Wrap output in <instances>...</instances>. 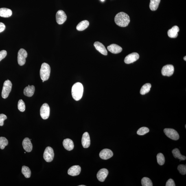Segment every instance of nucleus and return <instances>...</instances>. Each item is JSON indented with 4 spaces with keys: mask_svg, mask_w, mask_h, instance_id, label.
I'll return each mask as SVG.
<instances>
[{
    "mask_svg": "<svg viewBox=\"0 0 186 186\" xmlns=\"http://www.w3.org/2000/svg\"><path fill=\"white\" fill-rule=\"evenodd\" d=\"M161 0H150V8L152 11L157 10Z\"/></svg>",
    "mask_w": 186,
    "mask_h": 186,
    "instance_id": "nucleus-25",
    "label": "nucleus"
},
{
    "mask_svg": "<svg viewBox=\"0 0 186 186\" xmlns=\"http://www.w3.org/2000/svg\"><path fill=\"white\" fill-rule=\"evenodd\" d=\"M142 185L143 186H152L151 180L147 177H144L141 180Z\"/></svg>",
    "mask_w": 186,
    "mask_h": 186,
    "instance_id": "nucleus-28",
    "label": "nucleus"
},
{
    "mask_svg": "<svg viewBox=\"0 0 186 186\" xmlns=\"http://www.w3.org/2000/svg\"><path fill=\"white\" fill-rule=\"evenodd\" d=\"M113 153L109 149H103L99 154V156L101 159L106 160L110 159L113 156Z\"/></svg>",
    "mask_w": 186,
    "mask_h": 186,
    "instance_id": "nucleus-12",
    "label": "nucleus"
},
{
    "mask_svg": "<svg viewBox=\"0 0 186 186\" xmlns=\"http://www.w3.org/2000/svg\"><path fill=\"white\" fill-rule=\"evenodd\" d=\"M12 15V12L10 9L2 8H0V16L1 17L8 18Z\"/></svg>",
    "mask_w": 186,
    "mask_h": 186,
    "instance_id": "nucleus-22",
    "label": "nucleus"
},
{
    "mask_svg": "<svg viewBox=\"0 0 186 186\" xmlns=\"http://www.w3.org/2000/svg\"><path fill=\"white\" fill-rule=\"evenodd\" d=\"M101 1H104V0H101Z\"/></svg>",
    "mask_w": 186,
    "mask_h": 186,
    "instance_id": "nucleus-40",
    "label": "nucleus"
},
{
    "mask_svg": "<svg viewBox=\"0 0 186 186\" xmlns=\"http://www.w3.org/2000/svg\"><path fill=\"white\" fill-rule=\"evenodd\" d=\"M21 172L25 178H30L31 171L28 167L26 166H23L21 169Z\"/></svg>",
    "mask_w": 186,
    "mask_h": 186,
    "instance_id": "nucleus-27",
    "label": "nucleus"
},
{
    "mask_svg": "<svg viewBox=\"0 0 186 186\" xmlns=\"http://www.w3.org/2000/svg\"><path fill=\"white\" fill-rule=\"evenodd\" d=\"M174 66L171 64H167L162 68V74L163 76L170 77L172 75L174 72Z\"/></svg>",
    "mask_w": 186,
    "mask_h": 186,
    "instance_id": "nucleus-9",
    "label": "nucleus"
},
{
    "mask_svg": "<svg viewBox=\"0 0 186 186\" xmlns=\"http://www.w3.org/2000/svg\"><path fill=\"white\" fill-rule=\"evenodd\" d=\"M184 60H185L186 61V56H185V57H184Z\"/></svg>",
    "mask_w": 186,
    "mask_h": 186,
    "instance_id": "nucleus-38",
    "label": "nucleus"
},
{
    "mask_svg": "<svg viewBox=\"0 0 186 186\" xmlns=\"http://www.w3.org/2000/svg\"><path fill=\"white\" fill-rule=\"evenodd\" d=\"M172 153L175 158H178L181 160H185L186 159V156H182L180 153L179 149L177 148L174 149L172 151Z\"/></svg>",
    "mask_w": 186,
    "mask_h": 186,
    "instance_id": "nucleus-24",
    "label": "nucleus"
},
{
    "mask_svg": "<svg viewBox=\"0 0 186 186\" xmlns=\"http://www.w3.org/2000/svg\"><path fill=\"white\" fill-rule=\"evenodd\" d=\"M151 85L149 83L145 84L141 88L140 93L142 95H145L150 91Z\"/></svg>",
    "mask_w": 186,
    "mask_h": 186,
    "instance_id": "nucleus-26",
    "label": "nucleus"
},
{
    "mask_svg": "<svg viewBox=\"0 0 186 186\" xmlns=\"http://www.w3.org/2000/svg\"><path fill=\"white\" fill-rule=\"evenodd\" d=\"M84 92L82 84L80 82L75 84L72 88L71 93L73 98L75 101H79L82 98Z\"/></svg>",
    "mask_w": 186,
    "mask_h": 186,
    "instance_id": "nucleus-2",
    "label": "nucleus"
},
{
    "mask_svg": "<svg viewBox=\"0 0 186 186\" xmlns=\"http://www.w3.org/2000/svg\"><path fill=\"white\" fill-rule=\"evenodd\" d=\"M7 52L5 50L0 51V62L7 56Z\"/></svg>",
    "mask_w": 186,
    "mask_h": 186,
    "instance_id": "nucleus-35",
    "label": "nucleus"
},
{
    "mask_svg": "<svg viewBox=\"0 0 186 186\" xmlns=\"http://www.w3.org/2000/svg\"><path fill=\"white\" fill-rule=\"evenodd\" d=\"M43 157L44 160L48 162L53 161L54 157V153L53 149L51 147H48L44 152Z\"/></svg>",
    "mask_w": 186,
    "mask_h": 186,
    "instance_id": "nucleus-5",
    "label": "nucleus"
},
{
    "mask_svg": "<svg viewBox=\"0 0 186 186\" xmlns=\"http://www.w3.org/2000/svg\"><path fill=\"white\" fill-rule=\"evenodd\" d=\"M139 58L138 53H133L129 54L125 58L124 62L127 64H130L135 62Z\"/></svg>",
    "mask_w": 186,
    "mask_h": 186,
    "instance_id": "nucleus-11",
    "label": "nucleus"
},
{
    "mask_svg": "<svg viewBox=\"0 0 186 186\" xmlns=\"http://www.w3.org/2000/svg\"><path fill=\"white\" fill-rule=\"evenodd\" d=\"M8 140L5 137H0V148L3 150L6 146L8 145Z\"/></svg>",
    "mask_w": 186,
    "mask_h": 186,
    "instance_id": "nucleus-30",
    "label": "nucleus"
},
{
    "mask_svg": "<svg viewBox=\"0 0 186 186\" xmlns=\"http://www.w3.org/2000/svg\"><path fill=\"white\" fill-rule=\"evenodd\" d=\"M50 109L48 104L45 103L43 104L40 109V115L42 119H47L50 115Z\"/></svg>",
    "mask_w": 186,
    "mask_h": 186,
    "instance_id": "nucleus-8",
    "label": "nucleus"
},
{
    "mask_svg": "<svg viewBox=\"0 0 186 186\" xmlns=\"http://www.w3.org/2000/svg\"><path fill=\"white\" fill-rule=\"evenodd\" d=\"M27 57V51L23 49H21L18 53L17 60L20 66H23L25 64L26 59Z\"/></svg>",
    "mask_w": 186,
    "mask_h": 186,
    "instance_id": "nucleus-7",
    "label": "nucleus"
},
{
    "mask_svg": "<svg viewBox=\"0 0 186 186\" xmlns=\"http://www.w3.org/2000/svg\"><path fill=\"white\" fill-rule=\"evenodd\" d=\"M150 131L149 129L146 127H142L138 130L137 134L140 136L144 135Z\"/></svg>",
    "mask_w": 186,
    "mask_h": 186,
    "instance_id": "nucleus-31",
    "label": "nucleus"
},
{
    "mask_svg": "<svg viewBox=\"0 0 186 186\" xmlns=\"http://www.w3.org/2000/svg\"><path fill=\"white\" fill-rule=\"evenodd\" d=\"M178 169L179 172L182 175L186 174V166L183 165H178Z\"/></svg>",
    "mask_w": 186,
    "mask_h": 186,
    "instance_id": "nucleus-33",
    "label": "nucleus"
},
{
    "mask_svg": "<svg viewBox=\"0 0 186 186\" xmlns=\"http://www.w3.org/2000/svg\"><path fill=\"white\" fill-rule=\"evenodd\" d=\"M18 108L20 111L23 112L25 110V104L24 101L21 99L18 102Z\"/></svg>",
    "mask_w": 186,
    "mask_h": 186,
    "instance_id": "nucleus-32",
    "label": "nucleus"
},
{
    "mask_svg": "<svg viewBox=\"0 0 186 186\" xmlns=\"http://www.w3.org/2000/svg\"><path fill=\"white\" fill-rule=\"evenodd\" d=\"M79 186H86L85 185H79Z\"/></svg>",
    "mask_w": 186,
    "mask_h": 186,
    "instance_id": "nucleus-39",
    "label": "nucleus"
},
{
    "mask_svg": "<svg viewBox=\"0 0 186 186\" xmlns=\"http://www.w3.org/2000/svg\"><path fill=\"white\" fill-rule=\"evenodd\" d=\"M89 25V22L86 20L82 21L77 25L76 28L78 31H83L87 28Z\"/></svg>",
    "mask_w": 186,
    "mask_h": 186,
    "instance_id": "nucleus-23",
    "label": "nucleus"
},
{
    "mask_svg": "<svg viewBox=\"0 0 186 186\" xmlns=\"http://www.w3.org/2000/svg\"><path fill=\"white\" fill-rule=\"evenodd\" d=\"M63 145L64 148L68 151H71L74 148V143L73 141L69 139L64 140Z\"/></svg>",
    "mask_w": 186,
    "mask_h": 186,
    "instance_id": "nucleus-20",
    "label": "nucleus"
},
{
    "mask_svg": "<svg viewBox=\"0 0 186 186\" xmlns=\"http://www.w3.org/2000/svg\"><path fill=\"white\" fill-rule=\"evenodd\" d=\"M115 23L119 26H127L130 22L129 16L124 12H119L116 15L115 18Z\"/></svg>",
    "mask_w": 186,
    "mask_h": 186,
    "instance_id": "nucleus-1",
    "label": "nucleus"
},
{
    "mask_svg": "<svg viewBox=\"0 0 186 186\" xmlns=\"http://www.w3.org/2000/svg\"><path fill=\"white\" fill-rule=\"evenodd\" d=\"M109 174L107 169L103 168L99 170L97 174V178L99 181L103 182L104 181Z\"/></svg>",
    "mask_w": 186,
    "mask_h": 186,
    "instance_id": "nucleus-13",
    "label": "nucleus"
},
{
    "mask_svg": "<svg viewBox=\"0 0 186 186\" xmlns=\"http://www.w3.org/2000/svg\"><path fill=\"white\" fill-rule=\"evenodd\" d=\"M45 82V81L43 80V82Z\"/></svg>",
    "mask_w": 186,
    "mask_h": 186,
    "instance_id": "nucleus-41",
    "label": "nucleus"
},
{
    "mask_svg": "<svg viewBox=\"0 0 186 186\" xmlns=\"http://www.w3.org/2000/svg\"><path fill=\"white\" fill-rule=\"evenodd\" d=\"M12 84L10 80L5 81L3 85L1 93V96L3 99H6L8 97L12 90Z\"/></svg>",
    "mask_w": 186,
    "mask_h": 186,
    "instance_id": "nucleus-4",
    "label": "nucleus"
},
{
    "mask_svg": "<svg viewBox=\"0 0 186 186\" xmlns=\"http://www.w3.org/2000/svg\"><path fill=\"white\" fill-rule=\"evenodd\" d=\"M166 186H175L176 185L174 180L171 178L169 179L166 184Z\"/></svg>",
    "mask_w": 186,
    "mask_h": 186,
    "instance_id": "nucleus-36",
    "label": "nucleus"
},
{
    "mask_svg": "<svg viewBox=\"0 0 186 186\" xmlns=\"http://www.w3.org/2000/svg\"><path fill=\"white\" fill-rule=\"evenodd\" d=\"M164 132L165 135L171 139L174 140H177L179 139V134L176 130L174 129L165 128L164 130Z\"/></svg>",
    "mask_w": 186,
    "mask_h": 186,
    "instance_id": "nucleus-6",
    "label": "nucleus"
},
{
    "mask_svg": "<svg viewBox=\"0 0 186 186\" xmlns=\"http://www.w3.org/2000/svg\"><path fill=\"white\" fill-rule=\"evenodd\" d=\"M82 145L84 148H87L91 145V139L89 133L85 132L83 134L82 138Z\"/></svg>",
    "mask_w": 186,
    "mask_h": 186,
    "instance_id": "nucleus-14",
    "label": "nucleus"
},
{
    "mask_svg": "<svg viewBox=\"0 0 186 186\" xmlns=\"http://www.w3.org/2000/svg\"><path fill=\"white\" fill-rule=\"evenodd\" d=\"M157 162L160 165H162L164 164L165 162V159L163 154L162 153H159L157 154Z\"/></svg>",
    "mask_w": 186,
    "mask_h": 186,
    "instance_id": "nucleus-29",
    "label": "nucleus"
},
{
    "mask_svg": "<svg viewBox=\"0 0 186 186\" xmlns=\"http://www.w3.org/2000/svg\"><path fill=\"white\" fill-rule=\"evenodd\" d=\"M94 46L95 49L101 54L105 55V56L108 55L107 51L105 47L99 41H96L94 44Z\"/></svg>",
    "mask_w": 186,
    "mask_h": 186,
    "instance_id": "nucleus-17",
    "label": "nucleus"
},
{
    "mask_svg": "<svg viewBox=\"0 0 186 186\" xmlns=\"http://www.w3.org/2000/svg\"><path fill=\"white\" fill-rule=\"evenodd\" d=\"M108 50L114 54L120 53L122 50V48L115 44H112L107 47Z\"/></svg>",
    "mask_w": 186,
    "mask_h": 186,
    "instance_id": "nucleus-18",
    "label": "nucleus"
},
{
    "mask_svg": "<svg viewBox=\"0 0 186 186\" xmlns=\"http://www.w3.org/2000/svg\"><path fill=\"white\" fill-rule=\"evenodd\" d=\"M5 26L4 24L0 23V33L3 32L5 29Z\"/></svg>",
    "mask_w": 186,
    "mask_h": 186,
    "instance_id": "nucleus-37",
    "label": "nucleus"
},
{
    "mask_svg": "<svg viewBox=\"0 0 186 186\" xmlns=\"http://www.w3.org/2000/svg\"><path fill=\"white\" fill-rule=\"evenodd\" d=\"M51 69L48 64L44 63L42 64L40 71V76L42 80H48L50 75Z\"/></svg>",
    "mask_w": 186,
    "mask_h": 186,
    "instance_id": "nucleus-3",
    "label": "nucleus"
},
{
    "mask_svg": "<svg viewBox=\"0 0 186 186\" xmlns=\"http://www.w3.org/2000/svg\"><path fill=\"white\" fill-rule=\"evenodd\" d=\"M23 148L26 151L30 152L32 149V145L30 139L28 138H26L24 139L22 143Z\"/></svg>",
    "mask_w": 186,
    "mask_h": 186,
    "instance_id": "nucleus-15",
    "label": "nucleus"
},
{
    "mask_svg": "<svg viewBox=\"0 0 186 186\" xmlns=\"http://www.w3.org/2000/svg\"><path fill=\"white\" fill-rule=\"evenodd\" d=\"M67 16L64 11L59 10L56 14V20L58 24H64L67 20Z\"/></svg>",
    "mask_w": 186,
    "mask_h": 186,
    "instance_id": "nucleus-10",
    "label": "nucleus"
},
{
    "mask_svg": "<svg viewBox=\"0 0 186 186\" xmlns=\"http://www.w3.org/2000/svg\"><path fill=\"white\" fill-rule=\"evenodd\" d=\"M81 171V168L79 165H74L70 167L68 171V174L72 176H78L80 174Z\"/></svg>",
    "mask_w": 186,
    "mask_h": 186,
    "instance_id": "nucleus-16",
    "label": "nucleus"
},
{
    "mask_svg": "<svg viewBox=\"0 0 186 186\" xmlns=\"http://www.w3.org/2000/svg\"><path fill=\"white\" fill-rule=\"evenodd\" d=\"M7 119V117L4 114H0V126H2L4 124V121Z\"/></svg>",
    "mask_w": 186,
    "mask_h": 186,
    "instance_id": "nucleus-34",
    "label": "nucleus"
},
{
    "mask_svg": "<svg viewBox=\"0 0 186 186\" xmlns=\"http://www.w3.org/2000/svg\"><path fill=\"white\" fill-rule=\"evenodd\" d=\"M180 29L177 26H175L172 28L169 29L167 32V34L169 37L171 38H176L178 36V32H179Z\"/></svg>",
    "mask_w": 186,
    "mask_h": 186,
    "instance_id": "nucleus-19",
    "label": "nucleus"
},
{
    "mask_svg": "<svg viewBox=\"0 0 186 186\" xmlns=\"http://www.w3.org/2000/svg\"><path fill=\"white\" fill-rule=\"evenodd\" d=\"M185 128H186V125H185Z\"/></svg>",
    "mask_w": 186,
    "mask_h": 186,
    "instance_id": "nucleus-42",
    "label": "nucleus"
},
{
    "mask_svg": "<svg viewBox=\"0 0 186 186\" xmlns=\"http://www.w3.org/2000/svg\"><path fill=\"white\" fill-rule=\"evenodd\" d=\"M35 91L34 86L28 85L26 87L24 91V94L26 96L31 97L34 95Z\"/></svg>",
    "mask_w": 186,
    "mask_h": 186,
    "instance_id": "nucleus-21",
    "label": "nucleus"
}]
</instances>
